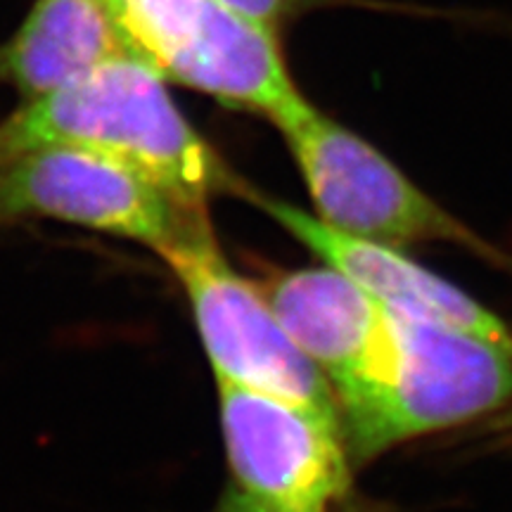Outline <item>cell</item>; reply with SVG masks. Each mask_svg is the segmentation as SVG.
Here are the masks:
<instances>
[{"mask_svg": "<svg viewBox=\"0 0 512 512\" xmlns=\"http://www.w3.org/2000/svg\"><path fill=\"white\" fill-rule=\"evenodd\" d=\"M503 430H505V434H508V437L512 439V413H510V415H505V420H503Z\"/></svg>", "mask_w": 512, "mask_h": 512, "instance_id": "obj_13", "label": "cell"}, {"mask_svg": "<svg viewBox=\"0 0 512 512\" xmlns=\"http://www.w3.org/2000/svg\"><path fill=\"white\" fill-rule=\"evenodd\" d=\"M223 444L235 489L283 512H330L351 486L342 422L330 415L219 382Z\"/></svg>", "mask_w": 512, "mask_h": 512, "instance_id": "obj_7", "label": "cell"}, {"mask_svg": "<svg viewBox=\"0 0 512 512\" xmlns=\"http://www.w3.org/2000/svg\"><path fill=\"white\" fill-rule=\"evenodd\" d=\"M117 55L133 50L107 0H36L17 34L0 48V81L34 100Z\"/></svg>", "mask_w": 512, "mask_h": 512, "instance_id": "obj_10", "label": "cell"}, {"mask_svg": "<svg viewBox=\"0 0 512 512\" xmlns=\"http://www.w3.org/2000/svg\"><path fill=\"white\" fill-rule=\"evenodd\" d=\"M309 188L318 219L380 245L453 242L486 259L498 252L425 195L377 147L302 98L275 121Z\"/></svg>", "mask_w": 512, "mask_h": 512, "instance_id": "obj_4", "label": "cell"}, {"mask_svg": "<svg viewBox=\"0 0 512 512\" xmlns=\"http://www.w3.org/2000/svg\"><path fill=\"white\" fill-rule=\"evenodd\" d=\"M46 147L117 159L188 207L249 192L183 117L164 76L138 55L112 57L0 121V166Z\"/></svg>", "mask_w": 512, "mask_h": 512, "instance_id": "obj_1", "label": "cell"}, {"mask_svg": "<svg viewBox=\"0 0 512 512\" xmlns=\"http://www.w3.org/2000/svg\"><path fill=\"white\" fill-rule=\"evenodd\" d=\"M204 214L207 209L178 202L140 171L95 152L46 147L0 166V226L62 221L162 254Z\"/></svg>", "mask_w": 512, "mask_h": 512, "instance_id": "obj_6", "label": "cell"}, {"mask_svg": "<svg viewBox=\"0 0 512 512\" xmlns=\"http://www.w3.org/2000/svg\"><path fill=\"white\" fill-rule=\"evenodd\" d=\"M247 200L264 209L287 233L320 256L323 264L337 268L339 273L354 280L384 309L406 318L467 332V335L482 337L486 342L512 351V332L505 328L501 318L484 309L470 294L458 290L456 285L446 283L444 278L403 256L396 247L354 238L323 223L318 216L306 214L294 204L271 200L252 190L247 192Z\"/></svg>", "mask_w": 512, "mask_h": 512, "instance_id": "obj_9", "label": "cell"}, {"mask_svg": "<svg viewBox=\"0 0 512 512\" xmlns=\"http://www.w3.org/2000/svg\"><path fill=\"white\" fill-rule=\"evenodd\" d=\"M230 10L240 12L254 22L280 29L311 5V0H221Z\"/></svg>", "mask_w": 512, "mask_h": 512, "instance_id": "obj_11", "label": "cell"}, {"mask_svg": "<svg viewBox=\"0 0 512 512\" xmlns=\"http://www.w3.org/2000/svg\"><path fill=\"white\" fill-rule=\"evenodd\" d=\"M159 256L188 297L216 382L275 394L339 420L328 377L292 342L259 283L230 266L209 214Z\"/></svg>", "mask_w": 512, "mask_h": 512, "instance_id": "obj_5", "label": "cell"}, {"mask_svg": "<svg viewBox=\"0 0 512 512\" xmlns=\"http://www.w3.org/2000/svg\"><path fill=\"white\" fill-rule=\"evenodd\" d=\"M110 10L133 55L166 81L273 124L304 98L292 81L278 29L221 0H114Z\"/></svg>", "mask_w": 512, "mask_h": 512, "instance_id": "obj_3", "label": "cell"}, {"mask_svg": "<svg viewBox=\"0 0 512 512\" xmlns=\"http://www.w3.org/2000/svg\"><path fill=\"white\" fill-rule=\"evenodd\" d=\"M512 401V351L467 332L394 313L380 375L337 401L351 463L446 430Z\"/></svg>", "mask_w": 512, "mask_h": 512, "instance_id": "obj_2", "label": "cell"}, {"mask_svg": "<svg viewBox=\"0 0 512 512\" xmlns=\"http://www.w3.org/2000/svg\"><path fill=\"white\" fill-rule=\"evenodd\" d=\"M214 512H283V510H275V508H268V505L256 503L249 496L242 494L240 489L230 486L226 494L221 496V501L214 508Z\"/></svg>", "mask_w": 512, "mask_h": 512, "instance_id": "obj_12", "label": "cell"}, {"mask_svg": "<svg viewBox=\"0 0 512 512\" xmlns=\"http://www.w3.org/2000/svg\"><path fill=\"white\" fill-rule=\"evenodd\" d=\"M261 292L337 401L380 375L394 349V313L332 266L278 271Z\"/></svg>", "mask_w": 512, "mask_h": 512, "instance_id": "obj_8", "label": "cell"}]
</instances>
